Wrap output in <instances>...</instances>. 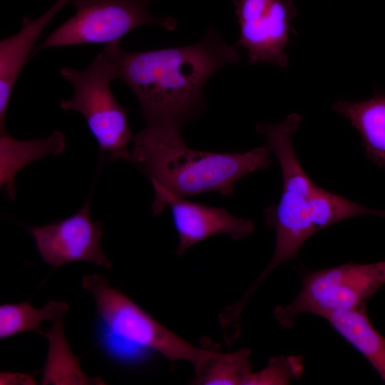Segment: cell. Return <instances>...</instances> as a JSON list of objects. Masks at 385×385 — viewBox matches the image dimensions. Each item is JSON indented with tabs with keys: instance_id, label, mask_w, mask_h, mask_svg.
<instances>
[{
	"instance_id": "cell-10",
	"label": "cell",
	"mask_w": 385,
	"mask_h": 385,
	"mask_svg": "<svg viewBox=\"0 0 385 385\" xmlns=\"http://www.w3.org/2000/svg\"><path fill=\"white\" fill-rule=\"evenodd\" d=\"M170 207L178 235L175 252L179 256L195 244L217 235L233 240L250 236L255 230L252 220L239 218L222 207H215L188 200L171 194L154 197L152 208L158 215Z\"/></svg>"
},
{
	"instance_id": "cell-13",
	"label": "cell",
	"mask_w": 385,
	"mask_h": 385,
	"mask_svg": "<svg viewBox=\"0 0 385 385\" xmlns=\"http://www.w3.org/2000/svg\"><path fill=\"white\" fill-rule=\"evenodd\" d=\"M332 108L347 118L359 132L366 156L385 168V96L356 103L339 101Z\"/></svg>"
},
{
	"instance_id": "cell-7",
	"label": "cell",
	"mask_w": 385,
	"mask_h": 385,
	"mask_svg": "<svg viewBox=\"0 0 385 385\" xmlns=\"http://www.w3.org/2000/svg\"><path fill=\"white\" fill-rule=\"evenodd\" d=\"M76 13L49 34L34 53L58 46L120 42L133 29L155 25L168 31L175 19L158 17L148 9L151 0H70Z\"/></svg>"
},
{
	"instance_id": "cell-15",
	"label": "cell",
	"mask_w": 385,
	"mask_h": 385,
	"mask_svg": "<svg viewBox=\"0 0 385 385\" xmlns=\"http://www.w3.org/2000/svg\"><path fill=\"white\" fill-rule=\"evenodd\" d=\"M252 351L243 348L232 353L219 351L208 343L202 344L198 361L193 366L192 384L245 385L252 372Z\"/></svg>"
},
{
	"instance_id": "cell-5",
	"label": "cell",
	"mask_w": 385,
	"mask_h": 385,
	"mask_svg": "<svg viewBox=\"0 0 385 385\" xmlns=\"http://www.w3.org/2000/svg\"><path fill=\"white\" fill-rule=\"evenodd\" d=\"M382 213L319 186L311 192H282L279 202L264 210L266 225L276 232L274 251L265 272L269 274L294 258L304 242L318 231L349 217Z\"/></svg>"
},
{
	"instance_id": "cell-19",
	"label": "cell",
	"mask_w": 385,
	"mask_h": 385,
	"mask_svg": "<svg viewBox=\"0 0 385 385\" xmlns=\"http://www.w3.org/2000/svg\"><path fill=\"white\" fill-rule=\"evenodd\" d=\"M1 385H34L36 381L31 374L4 371L0 373Z\"/></svg>"
},
{
	"instance_id": "cell-6",
	"label": "cell",
	"mask_w": 385,
	"mask_h": 385,
	"mask_svg": "<svg viewBox=\"0 0 385 385\" xmlns=\"http://www.w3.org/2000/svg\"><path fill=\"white\" fill-rule=\"evenodd\" d=\"M385 284V261L346 263L307 273L302 287L289 304L277 306L274 315L284 328L309 313L322 317L339 310H363L371 297Z\"/></svg>"
},
{
	"instance_id": "cell-4",
	"label": "cell",
	"mask_w": 385,
	"mask_h": 385,
	"mask_svg": "<svg viewBox=\"0 0 385 385\" xmlns=\"http://www.w3.org/2000/svg\"><path fill=\"white\" fill-rule=\"evenodd\" d=\"M115 43L105 44L86 69L65 67L61 70V76L72 85L73 95L70 99H63L60 107L83 115L103 159L130 162L129 145L133 136L127 111L115 98L110 87L118 76Z\"/></svg>"
},
{
	"instance_id": "cell-18",
	"label": "cell",
	"mask_w": 385,
	"mask_h": 385,
	"mask_svg": "<svg viewBox=\"0 0 385 385\" xmlns=\"http://www.w3.org/2000/svg\"><path fill=\"white\" fill-rule=\"evenodd\" d=\"M302 355L278 356L270 359L263 369L252 372L245 385H286L299 380L304 372Z\"/></svg>"
},
{
	"instance_id": "cell-16",
	"label": "cell",
	"mask_w": 385,
	"mask_h": 385,
	"mask_svg": "<svg viewBox=\"0 0 385 385\" xmlns=\"http://www.w3.org/2000/svg\"><path fill=\"white\" fill-rule=\"evenodd\" d=\"M64 317L53 322L46 332H38L48 342V350L43 367L41 384H106L101 377L86 375L79 365V359L69 347L63 330Z\"/></svg>"
},
{
	"instance_id": "cell-8",
	"label": "cell",
	"mask_w": 385,
	"mask_h": 385,
	"mask_svg": "<svg viewBox=\"0 0 385 385\" xmlns=\"http://www.w3.org/2000/svg\"><path fill=\"white\" fill-rule=\"evenodd\" d=\"M240 25L235 44L245 48L251 65H288L286 47L295 34L292 21L297 15L291 0H233Z\"/></svg>"
},
{
	"instance_id": "cell-17",
	"label": "cell",
	"mask_w": 385,
	"mask_h": 385,
	"mask_svg": "<svg viewBox=\"0 0 385 385\" xmlns=\"http://www.w3.org/2000/svg\"><path fill=\"white\" fill-rule=\"evenodd\" d=\"M68 307L64 302L52 300L40 309L29 302L4 304L0 306V339L19 333L36 331L44 321H56L65 317Z\"/></svg>"
},
{
	"instance_id": "cell-9",
	"label": "cell",
	"mask_w": 385,
	"mask_h": 385,
	"mask_svg": "<svg viewBox=\"0 0 385 385\" xmlns=\"http://www.w3.org/2000/svg\"><path fill=\"white\" fill-rule=\"evenodd\" d=\"M42 260L57 268L73 262H88L110 270L111 261L101 248L103 225L91 217V199L74 214L55 222L30 226Z\"/></svg>"
},
{
	"instance_id": "cell-3",
	"label": "cell",
	"mask_w": 385,
	"mask_h": 385,
	"mask_svg": "<svg viewBox=\"0 0 385 385\" xmlns=\"http://www.w3.org/2000/svg\"><path fill=\"white\" fill-rule=\"evenodd\" d=\"M82 287L94 298L96 307V338L101 350L120 363L138 361L155 351L170 361H198L197 347L165 328L119 289L98 274L86 275Z\"/></svg>"
},
{
	"instance_id": "cell-14",
	"label": "cell",
	"mask_w": 385,
	"mask_h": 385,
	"mask_svg": "<svg viewBox=\"0 0 385 385\" xmlns=\"http://www.w3.org/2000/svg\"><path fill=\"white\" fill-rule=\"evenodd\" d=\"M322 317L368 360L385 382V337L374 328L366 309L334 311Z\"/></svg>"
},
{
	"instance_id": "cell-1",
	"label": "cell",
	"mask_w": 385,
	"mask_h": 385,
	"mask_svg": "<svg viewBox=\"0 0 385 385\" xmlns=\"http://www.w3.org/2000/svg\"><path fill=\"white\" fill-rule=\"evenodd\" d=\"M115 44L118 78L138 98L145 126L180 130L204 109L203 88L217 71L239 62L234 46L210 26L188 46L130 52Z\"/></svg>"
},
{
	"instance_id": "cell-12",
	"label": "cell",
	"mask_w": 385,
	"mask_h": 385,
	"mask_svg": "<svg viewBox=\"0 0 385 385\" xmlns=\"http://www.w3.org/2000/svg\"><path fill=\"white\" fill-rule=\"evenodd\" d=\"M65 137L56 131L41 139L20 140L0 131V185L10 199L15 197L14 177L31 163L48 155H58L65 148Z\"/></svg>"
},
{
	"instance_id": "cell-11",
	"label": "cell",
	"mask_w": 385,
	"mask_h": 385,
	"mask_svg": "<svg viewBox=\"0 0 385 385\" xmlns=\"http://www.w3.org/2000/svg\"><path fill=\"white\" fill-rule=\"evenodd\" d=\"M70 0H58L40 17L23 19L16 34L0 42V130H5L6 113L16 81L43 30Z\"/></svg>"
},
{
	"instance_id": "cell-2",
	"label": "cell",
	"mask_w": 385,
	"mask_h": 385,
	"mask_svg": "<svg viewBox=\"0 0 385 385\" xmlns=\"http://www.w3.org/2000/svg\"><path fill=\"white\" fill-rule=\"evenodd\" d=\"M132 143L130 162L150 179L155 197L231 196L240 179L272 163L266 145L243 153L196 150L185 144L180 130L145 126Z\"/></svg>"
}]
</instances>
